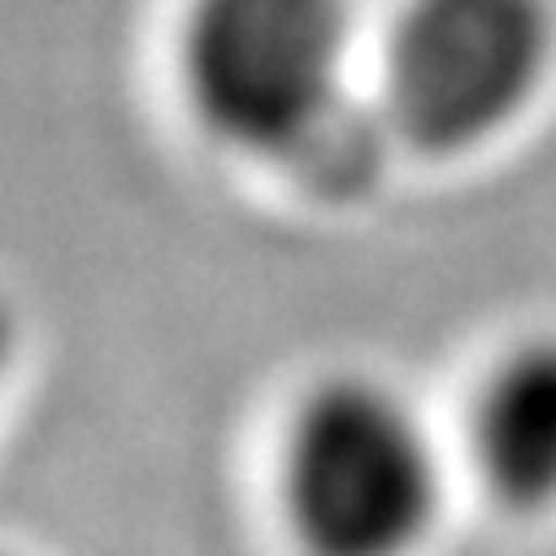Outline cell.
<instances>
[{
  "label": "cell",
  "mask_w": 556,
  "mask_h": 556,
  "mask_svg": "<svg viewBox=\"0 0 556 556\" xmlns=\"http://www.w3.org/2000/svg\"><path fill=\"white\" fill-rule=\"evenodd\" d=\"M470 459L503 508L556 503V336L503 352L470 405Z\"/></svg>",
  "instance_id": "277c9868"
},
{
  "label": "cell",
  "mask_w": 556,
  "mask_h": 556,
  "mask_svg": "<svg viewBox=\"0 0 556 556\" xmlns=\"http://www.w3.org/2000/svg\"><path fill=\"white\" fill-rule=\"evenodd\" d=\"M443 503L438 448L378 378L314 383L281 438V508L303 556H410Z\"/></svg>",
  "instance_id": "7a4b0ae2"
},
{
  "label": "cell",
  "mask_w": 556,
  "mask_h": 556,
  "mask_svg": "<svg viewBox=\"0 0 556 556\" xmlns=\"http://www.w3.org/2000/svg\"><path fill=\"white\" fill-rule=\"evenodd\" d=\"M11 346H16V325H11V314L0 308V378L11 368Z\"/></svg>",
  "instance_id": "5b68a950"
},
{
  "label": "cell",
  "mask_w": 556,
  "mask_h": 556,
  "mask_svg": "<svg viewBox=\"0 0 556 556\" xmlns=\"http://www.w3.org/2000/svg\"><path fill=\"white\" fill-rule=\"evenodd\" d=\"M352 0H185L179 92L189 119L227 152L357 174L346 103Z\"/></svg>",
  "instance_id": "6da1fadb"
},
{
  "label": "cell",
  "mask_w": 556,
  "mask_h": 556,
  "mask_svg": "<svg viewBox=\"0 0 556 556\" xmlns=\"http://www.w3.org/2000/svg\"><path fill=\"white\" fill-rule=\"evenodd\" d=\"M0 556H5V552H0Z\"/></svg>",
  "instance_id": "8992f818"
},
{
  "label": "cell",
  "mask_w": 556,
  "mask_h": 556,
  "mask_svg": "<svg viewBox=\"0 0 556 556\" xmlns=\"http://www.w3.org/2000/svg\"><path fill=\"white\" fill-rule=\"evenodd\" d=\"M556 71V0H405L383 43V119L459 157L508 136Z\"/></svg>",
  "instance_id": "3957f363"
}]
</instances>
